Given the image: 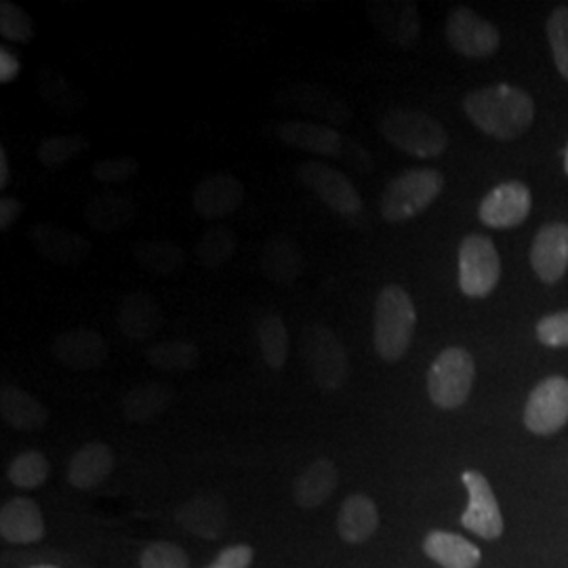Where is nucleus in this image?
<instances>
[{
  "label": "nucleus",
  "instance_id": "obj_18",
  "mask_svg": "<svg viewBox=\"0 0 568 568\" xmlns=\"http://www.w3.org/2000/svg\"><path fill=\"white\" fill-rule=\"evenodd\" d=\"M530 265L546 284L558 283L568 267V224L544 225L530 246Z\"/></svg>",
  "mask_w": 568,
  "mask_h": 568
},
{
  "label": "nucleus",
  "instance_id": "obj_7",
  "mask_svg": "<svg viewBox=\"0 0 568 568\" xmlns=\"http://www.w3.org/2000/svg\"><path fill=\"white\" fill-rule=\"evenodd\" d=\"M501 278V260L495 243L483 234H469L459 244V288L466 297L485 300Z\"/></svg>",
  "mask_w": 568,
  "mask_h": 568
},
{
  "label": "nucleus",
  "instance_id": "obj_25",
  "mask_svg": "<svg viewBox=\"0 0 568 568\" xmlns=\"http://www.w3.org/2000/svg\"><path fill=\"white\" fill-rule=\"evenodd\" d=\"M114 471V453L103 443H89L79 448L68 466V480L79 490H93Z\"/></svg>",
  "mask_w": 568,
  "mask_h": 568
},
{
  "label": "nucleus",
  "instance_id": "obj_12",
  "mask_svg": "<svg viewBox=\"0 0 568 568\" xmlns=\"http://www.w3.org/2000/svg\"><path fill=\"white\" fill-rule=\"evenodd\" d=\"M30 244L47 262L61 267L84 264L93 251L89 239L51 222H42L30 230Z\"/></svg>",
  "mask_w": 568,
  "mask_h": 568
},
{
  "label": "nucleus",
  "instance_id": "obj_24",
  "mask_svg": "<svg viewBox=\"0 0 568 568\" xmlns=\"http://www.w3.org/2000/svg\"><path fill=\"white\" fill-rule=\"evenodd\" d=\"M260 270L270 283L293 284L304 272V255L300 244L286 234H276L267 239L260 253Z\"/></svg>",
  "mask_w": 568,
  "mask_h": 568
},
{
  "label": "nucleus",
  "instance_id": "obj_1",
  "mask_svg": "<svg viewBox=\"0 0 568 568\" xmlns=\"http://www.w3.org/2000/svg\"><path fill=\"white\" fill-rule=\"evenodd\" d=\"M464 110L483 133L501 142L520 138L535 121L530 95L511 84H490L471 91L464 100Z\"/></svg>",
  "mask_w": 568,
  "mask_h": 568
},
{
  "label": "nucleus",
  "instance_id": "obj_23",
  "mask_svg": "<svg viewBox=\"0 0 568 568\" xmlns=\"http://www.w3.org/2000/svg\"><path fill=\"white\" fill-rule=\"evenodd\" d=\"M0 537L18 546L41 541L44 537V520L37 501L28 497L9 499L0 509Z\"/></svg>",
  "mask_w": 568,
  "mask_h": 568
},
{
  "label": "nucleus",
  "instance_id": "obj_35",
  "mask_svg": "<svg viewBox=\"0 0 568 568\" xmlns=\"http://www.w3.org/2000/svg\"><path fill=\"white\" fill-rule=\"evenodd\" d=\"M51 474V464L49 459L39 453V450H26L20 453L11 466H9V480L13 487L23 488V490H34L47 483Z\"/></svg>",
  "mask_w": 568,
  "mask_h": 568
},
{
  "label": "nucleus",
  "instance_id": "obj_2",
  "mask_svg": "<svg viewBox=\"0 0 568 568\" xmlns=\"http://www.w3.org/2000/svg\"><path fill=\"white\" fill-rule=\"evenodd\" d=\"M417 312L410 295L398 284H387L375 300L373 345L386 363L400 361L413 342Z\"/></svg>",
  "mask_w": 568,
  "mask_h": 568
},
{
  "label": "nucleus",
  "instance_id": "obj_3",
  "mask_svg": "<svg viewBox=\"0 0 568 568\" xmlns=\"http://www.w3.org/2000/svg\"><path fill=\"white\" fill-rule=\"evenodd\" d=\"M445 190V175L436 169H408L387 183L379 196L382 217L403 224L427 211Z\"/></svg>",
  "mask_w": 568,
  "mask_h": 568
},
{
  "label": "nucleus",
  "instance_id": "obj_6",
  "mask_svg": "<svg viewBox=\"0 0 568 568\" xmlns=\"http://www.w3.org/2000/svg\"><path fill=\"white\" fill-rule=\"evenodd\" d=\"M476 365L464 347H447L438 354L427 371V394L440 408H457L469 398L474 386Z\"/></svg>",
  "mask_w": 568,
  "mask_h": 568
},
{
  "label": "nucleus",
  "instance_id": "obj_32",
  "mask_svg": "<svg viewBox=\"0 0 568 568\" xmlns=\"http://www.w3.org/2000/svg\"><path fill=\"white\" fill-rule=\"evenodd\" d=\"M145 361L156 371L164 373H182L192 371L201 363L199 345L183 339H164L159 344L150 345L145 352Z\"/></svg>",
  "mask_w": 568,
  "mask_h": 568
},
{
  "label": "nucleus",
  "instance_id": "obj_29",
  "mask_svg": "<svg viewBox=\"0 0 568 568\" xmlns=\"http://www.w3.org/2000/svg\"><path fill=\"white\" fill-rule=\"evenodd\" d=\"M424 551L443 568H478L483 560L478 546L447 530H432L424 541Z\"/></svg>",
  "mask_w": 568,
  "mask_h": 568
},
{
  "label": "nucleus",
  "instance_id": "obj_5",
  "mask_svg": "<svg viewBox=\"0 0 568 568\" xmlns=\"http://www.w3.org/2000/svg\"><path fill=\"white\" fill-rule=\"evenodd\" d=\"M302 354L316 386L333 392L347 382V352L333 328L326 325L305 326L302 333Z\"/></svg>",
  "mask_w": 568,
  "mask_h": 568
},
{
  "label": "nucleus",
  "instance_id": "obj_27",
  "mask_svg": "<svg viewBox=\"0 0 568 568\" xmlns=\"http://www.w3.org/2000/svg\"><path fill=\"white\" fill-rule=\"evenodd\" d=\"M0 415L7 426L18 432H39L49 422V408L30 392L16 386L2 387Z\"/></svg>",
  "mask_w": 568,
  "mask_h": 568
},
{
  "label": "nucleus",
  "instance_id": "obj_45",
  "mask_svg": "<svg viewBox=\"0 0 568 568\" xmlns=\"http://www.w3.org/2000/svg\"><path fill=\"white\" fill-rule=\"evenodd\" d=\"M21 63L20 58L9 49L2 47L0 49V82L9 84L20 77Z\"/></svg>",
  "mask_w": 568,
  "mask_h": 568
},
{
  "label": "nucleus",
  "instance_id": "obj_9",
  "mask_svg": "<svg viewBox=\"0 0 568 568\" xmlns=\"http://www.w3.org/2000/svg\"><path fill=\"white\" fill-rule=\"evenodd\" d=\"M447 41L467 60H487L497 53L501 37L490 21L469 7H457L447 18Z\"/></svg>",
  "mask_w": 568,
  "mask_h": 568
},
{
  "label": "nucleus",
  "instance_id": "obj_34",
  "mask_svg": "<svg viewBox=\"0 0 568 568\" xmlns=\"http://www.w3.org/2000/svg\"><path fill=\"white\" fill-rule=\"evenodd\" d=\"M236 246H239V241L230 227L211 225L204 230L203 236L194 246V257L206 270H215L232 260Z\"/></svg>",
  "mask_w": 568,
  "mask_h": 568
},
{
  "label": "nucleus",
  "instance_id": "obj_4",
  "mask_svg": "<svg viewBox=\"0 0 568 568\" xmlns=\"http://www.w3.org/2000/svg\"><path fill=\"white\" fill-rule=\"evenodd\" d=\"M387 142L417 159H436L448 148L447 129L422 110L396 108L379 121Z\"/></svg>",
  "mask_w": 568,
  "mask_h": 568
},
{
  "label": "nucleus",
  "instance_id": "obj_33",
  "mask_svg": "<svg viewBox=\"0 0 568 568\" xmlns=\"http://www.w3.org/2000/svg\"><path fill=\"white\" fill-rule=\"evenodd\" d=\"M255 333H257V344L262 349L265 365L270 366L272 371H283L288 361V349H291L283 316L265 314L257 321Z\"/></svg>",
  "mask_w": 568,
  "mask_h": 568
},
{
  "label": "nucleus",
  "instance_id": "obj_14",
  "mask_svg": "<svg viewBox=\"0 0 568 568\" xmlns=\"http://www.w3.org/2000/svg\"><path fill=\"white\" fill-rule=\"evenodd\" d=\"M366 16L386 41L394 42L398 47L415 44L422 30L417 4L408 0L366 2Z\"/></svg>",
  "mask_w": 568,
  "mask_h": 568
},
{
  "label": "nucleus",
  "instance_id": "obj_36",
  "mask_svg": "<svg viewBox=\"0 0 568 568\" xmlns=\"http://www.w3.org/2000/svg\"><path fill=\"white\" fill-rule=\"evenodd\" d=\"M87 150H89V142L81 135H55V138L42 140L37 154L42 166L55 171L82 156Z\"/></svg>",
  "mask_w": 568,
  "mask_h": 568
},
{
  "label": "nucleus",
  "instance_id": "obj_46",
  "mask_svg": "<svg viewBox=\"0 0 568 568\" xmlns=\"http://www.w3.org/2000/svg\"><path fill=\"white\" fill-rule=\"evenodd\" d=\"M23 213V204L13 199V196H2L0 199V230L7 232L11 225L16 224Z\"/></svg>",
  "mask_w": 568,
  "mask_h": 568
},
{
  "label": "nucleus",
  "instance_id": "obj_49",
  "mask_svg": "<svg viewBox=\"0 0 568 568\" xmlns=\"http://www.w3.org/2000/svg\"><path fill=\"white\" fill-rule=\"evenodd\" d=\"M32 568H58V567H32Z\"/></svg>",
  "mask_w": 568,
  "mask_h": 568
},
{
  "label": "nucleus",
  "instance_id": "obj_30",
  "mask_svg": "<svg viewBox=\"0 0 568 568\" xmlns=\"http://www.w3.org/2000/svg\"><path fill=\"white\" fill-rule=\"evenodd\" d=\"M173 396V389L164 384H142L122 396V413L133 424H150L171 406Z\"/></svg>",
  "mask_w": 568,
  "mask_h": 568
},
{
  "label": "nucleus",
  "instance_id": "obj_13",
  "mask_svg": "<svg viewBox=\"0 0 568 568\" xmlns=\"http://www.w3.org/2000/svg\"><path fill=\"white\" fill-rule=\"evenodd\" d=\"M246 192L244 185L232 173H213L194 187L192 204L194 211L209 222L225 220L243 206Z\"/></svg>",
  "mask_w": 568,
  "mask_h": 568
},
{
  "label": "nucleus",
  "instance_id": "obj_48",
  "mask_svg": "<svg viewBox=\"0 0 568 568\" xmlns=\"http://www.w3.org/2000/svg\"><path fill=\"white\" fill-rule=\"evenodd\" d=\"M565 171H567V175H568V145H567V152H565Z\"/></svg>",
  "mask_w": 568,
  "mask_h": 568
},
{
  "label": "nucleus",
  "instance_id": "obj_19",
  "mask_svg": "<svg viewBox=\"0 0 568 568\" xmlns=\"http://www.w3.org/2000/svg\"><path fill=\"white\" fill-rule=\"evenodd\" d=\"M278 140L284 145L302 152L326 159H339L344 150L345 135L325 122L286 121L278 124Z\"/></svg>",
  "mask_w": 568,
  "mask_h": 568
},
{
  "label": "nucleus",
  "instance_id": "obj_20",
  "mask_svg": "<svg viewBox=\"0 0 568 568\" xmlns=\"http://www.w3.org/2000/svg\"><path fill=\"white\" fill-rule=\"evenodd\" d=\"M163 321L161 305L145 291H133L124 295L116 312V325L122 335L133 342L152 339L161 331Z\"/></svg>",
  "mask_w": 568,
  "mask_h": 568
},
{
  "label": "nucleus",
  "instance_id": "obj_28",
  "mask_svg": "<svg viewBox=\"0 0 568 568\" xmlns=\"http://www.w3.org/2000/svg\"><path fill=\"white\" fill-rule=\"evenodd\" d=\"M379 527V511L375 501L363 495H349L339 508L337 530L345 544H365Z\"/></svg>",
  "mask_w": 568,
  "mask_h": 568
},
{
  "label": "nucleus",
  "instance_id": "obj_8",
  "mask_svg": "<svg viewBox=\"0 0 568 568\" xmlns=\"http://www.w3.org/2000/svg\"><path fill=\"white\" fill-rule=\"evenodd\" d=\"M297 178L302 180L310 192H314L323 203L342 217H356L363 213L365 204L356 190V185L349 182V178L339 169L321 161H307L300 164Z\"/></svg>",
  "mask_w": 568,
  "mask_h": 568
},
{
  "label": "nucleus",
  "instance_id": "obj_10",
  "mask_svg": "<svg viewBox=\"0 0 568 568\" xmlns=\"http://www.w3.org/2000/svg\"><path fill=\"white\" fill-rule=\"evenodd\" d=\"M568 379L548 377L532 389L525 408V424L532 434L549 436L567 426Z\"/></svg>",
  "mask_w": 568,
  "mask_h": 568
},
{
  "label": "nucleus",
  "instance_id": "obj_39",
  "mask_svg": "<svg viewBox=\"0 0 568 568\" xmlns=\"http://www.w3.org/2000/svg\"><path fill=\"white\" fill-rule=\"evenodd\" d=\"M548 39L556 68L568 81V7H558L549 16Z\"/></svg>",
  "mask_w": 568,
  "mask_h": 568
},
{
  "label": "nucleus",
  "instance_id": "obj_42",
  "mask_svg": "<svg viewBox=\"0 0 568 568\" xmlns=\"http://www.w3.org/2000/svg\"><path fill=\"white\" fill-rule=\"evenodd\" d=\"M537 337L541 344L548 345V347H567L568 310L541 318L537 325Z\"/></svg>",
  "mask_w": 568,
  "mask_h": 568
},
{
  "label": "nucleus",
  "instance_id": "obj_15",
  "mask_svg": "<svg viewBox=\"0 0 568 568\" xmlns=\"http://www.w3.org/2000/svg\"><path fill=\"white\" fill-rule=\"evenodd\" d=\"M530 204V192L525 183H499L483 199L478 217L488 227L509 230L527 222Z\"/></svg>",
  "mask_w": 568,
  "mask_h": 568
},
{
  "label": "nucleus",
  "instance_id": "obj_11",
  "mask_svg": "<svg viewBox=\"0 0 568 568\" xmlns=\"http://www.w3.org/2000/svg\"><path fill=\"white\" fill-rule=\"evenodd\" d=\"M467 488L469 504L462 516V525L483 539H497L504 532V518L497 497L480 471L467 469L462 476Z\"/></svg>",
  "mask_w": 568,
  "mask_h": 568
},
{
  "label": "nucleus",
  "instance_id": "obj_41",
  "mask_svg": "<svg viewBox=\"0 0 568 568\" xmlns=\"http://www.w3.org/2000/svg\"><path fill=\"white\" fill-rule=\"evenodd\" d=\"M140 171V164L131 156L121 159H102L91 166V173L98 182L122 183L129 182Z\"/></svg>",
  "mask_w": 568,
  "mask_h": 568
},
{
  "label": "nucleus",
  "instance_id": "obj_16",
  "mask_svg": "<svg viewBox=\"0 0 568 568\" xmlns=\"http://www.w3.org/2000/svg\"><path fill=\"white\" fill-rule=\"evenodd\" d=\"M51 354L72 371H95L108 363L110 347L93 328H70L53 339Z\"/></svg>",
  "mask_w": 568,
  "mask_h": 568
},
{
  "label": "nucleus",
  "instance_id": "obj_44",
  "mask_svg": "<svg viewBox=\"0 0 568 568\" xmlns=\"http://www.w3.org/2000/svg\"><path fill=\"white\" fill-rule=\"evenodd\" d=\"M339 161L347 164L349 169L358 171V173H371L375 169L373 156L366 152L363 145H358V143L349 140V138H345L344 150L339 154Z\"/></svg>",
  "mask_w": 568,
  "mask_h": 568
},
{
  "label": "nucleus",
  "instance_id": "obj_40",
  "mask_svg": "<svg viewBox=\"0 0 568 568\" xmlns=\"http://www.w3.org/2000/svg\"><path fill=\"white\" fill-rule=\"evenodd\" d=\"M142 568H190V558L180 546L169 541H154L143 549Z\"/></svg>",
  "mask_w": 568,
  "mask_h": 568
},
{
  "label": "nucleus",
  "instance_id": "obj_38",
  "mask_svg": "<svg viewBox=\"0 0 568 568\" xmlns=\"http://www.w3.org/2000/svg\"><path fill=\"white\" fill-rule=\"evenodd\" d=\"M0 37L4 41L30 42L34 39V23L30 16L11 0L0 2Z\"/></svg>",
  "mask_w": 568,
  "mask_h": 568
},
{
  "label": "nucleus",
  "instance_id": "obj_31",
  "mask_svg": "<svg viewBox=\"0 0 568 568\" xmlns=\"http://www.w3.org/2000/svg\"><path fill=\"white\" fill-rule=\"evenodd\" d=\"M133 257L143 270L156 276H171L185 265V251L182 244L166 239H145L133 246Z\"/></svg>",
  "mask_w": 568,
  "mask_h": 568
},
{
  "label": "nucleus",
  "instance_id": "obj_26",
  "mask_svg": "<svg viewBox=\"0 0 568 568\" xmlns=\"http://www.w3.org/2000/svg\"><path fill=\"white\" fill-rule=\"evenodd\" d=\"M339 483V471L333 462L318 459L302 469L293 483V499L300 508H321L335 493Z\"/></svg>",
  "mask_w": 568,
  "mask_h": 568
},
{
  "label": "nucleus",
  "instance_id": "obj_37",
  "mask_svg": "<svg viewBox=\"0 0 568 568\" xmlns=\"http://www.w3.org/2000/svg\"><path fill=\"white\" fill-rule=\"evenodd\" d=\"M37 84H39L42 98L61 112H70L81 105L79 91L72 87V82L68 81L58 70H53L51 65H42Z\"/></svg>",
  "mask_w": 568,
  "mask_h": 568
},
{
  "label": "nucleus",
  "instance_id": "obj_22",
  "mask_svg": "<svg viewBox=\"0 0 568 568\" xmlns=\"http://www.w3.org/2000/svg\"><path fill=\"white\" fill-rule=\"evenodd\" d=\"M175 518L183 530L204 539H217L227 527V506L217 493H199L178 509Z\"/></svg>",
  "mask_w": 568,
  "mask_h": 568
},
{
  "label": "nucleus",
  "instance_id": "obj_43",
  "mask_svg": "<svg viewBox=\"0 0 568 568\" xmlns=\"http://www.w3.org/2000/svg\"><path fill=\"white\" fill-rule=\"evenodd\" d=\"M253 562V548L251 546H230L222 549L220 556L206 568H248Z\"/></svg>",
  "mask_w": 568,
  "mask_h": 568
},
{
  "label": "nucleus",
  "instance_id": "obj_47",
  "mask_svg": "<svg viewBox=\"0 0 568 568\" xmlns=\"http://www.w3.org/2000/svg\"><path fill=\"white\" fill-rule=\"evenodd\" d=\"M9 182H11L9 156H7V150H4V148H0V190H7Z\"/></svg>",
  "mask_w": 568,
  "mask_h": 568
},
{
  "label": "nucleus",
  "instance_id": "obj_21",
  "mask_svg": "<svg viewBox=\"0 0 568 568\" xmlns=\"http://www.w3.org/2000/svg\"><path fill=\"white\" fill-rule=\"evenodd\" d=\"M138 203L124 192H100L84 206V222L100 234H116L138 220Z\"/></svg>",
  "mask_w": 568,
  "mask_h": 568
},
{
  "label": "nucleus",
  "instance_id": "obj_17",
  "mask_svg": "<svg viewBox=\"0 0 568 568\" xmlns=\"http://www.w3.org/2000/svg\"><path fill=\"white\" fill-rule=\"evenodd\" d=\"M276 102L288 112H302L325 121L328 126H344L352 119L347 103L316 84H295L283 91Z\"/></svg>",
  "mask_w": 568,
  "mask_h": 568
}]
</instances>
